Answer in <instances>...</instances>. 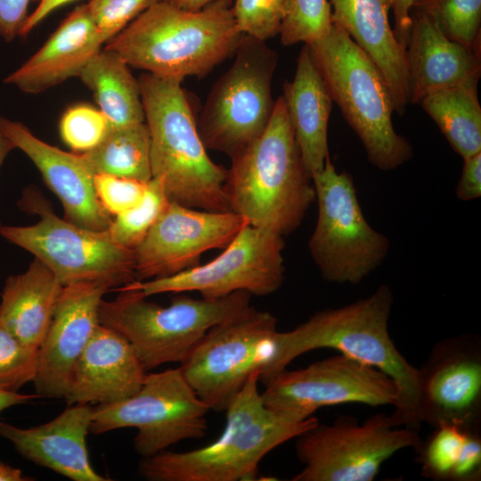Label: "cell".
<instances>
[{
  "mask_svg": "<svg viewBox=\"0 0 481 481\" xmlns=\"http://www.w3.org/2000/svg\"><path fill=\"white\" fill-rule=\"evenodd\" d=\"M394 297L381 284L366 298L338 308L321 310L291 330L276 334V353L260 379L263 385L301 355L332 348L373 366L394 379L398 399L390 416L394 426L420 431V374L398 351L388 332Z\"/></svg>",
  "mask_w": 481,
  "mask_h": 481,
  "instance_id": "6da1fadb",
  "label": "cell"
},
{
  "mask_svg": "<svg viewBox=\"0 0 481 481\" xmlns=\"http://www.w3.org/2000/svg\"><path fill=\"white\" fill-rule=\"evenodd\" d=\"M230 4L219 1L200 11H186L159 0L104 48L161 79L182 83L187 77L206 76L234 54L243 36Z\"/></svg>",
  "mask_w": 481,
  "mask_h": 481,
  "instance_id": "7a4b0ae2",
  "label": "cell"
},
{
  "mask_svg": "<svg viewBox=\"0 0 481 481\" xmlns=\"http://www.w3.org/2000/svg\"><path fill=\"white\" fill-rule=\"evenodd\" d=\"M225 191L230 210L249 225L282 237L301 225L315 190L281 96L262 135L231 157Z\"/></svg>",
  "mask_w": 481,
  "mask_h": 481,
  "instance_id": "3957f363",
  "label": "cell"
},
{
  "mask_svg": "<svg viewBox=\"0 0 481 481\" xmlns=\"http://www.w3.org/2000/svg\"><path fill=\"white\" fill-rule=\"evenodd\" d=\"M253 372L226 409L220 436L187 452L165 450L142 458L139 475L150 481H240L257 477L261 461L276 447L315 426L317 418L286 420L264 404Z\"/></svg>",
  "mask_w": 481,
  "mask_h": 481,
  "instance_id": "277c9868",
  "label": "cell"
},
{
  "mask_svg": "<svg viewBox=\"0 0 481 481\" xmlns=\"http://www.w3.org/2000/svg\"><path fill=\"white\" fill-rule=\"evenodd\" d=\"M140 94L151 140L152 178L170 201L192 208L231 211L227 169L208 155L181 83L141 76Z\"/></svg>",
  "mask_w": 481,
  "mask_h": 481,
  "instance_id": "5b68a950",
  "label": "cell"
},
{
  "mask_svg": "<svg viewBox=\"0 0 481 481\" xmlns=\"http://www.w3.org/2000/svg\"><path fill=\"white\" fill-rule=\"evenodd\" d=\"M306 45L332 101L361 140L370 163L389 171L410 160L412 146L394 128L392 95L369 56L333 22L322 37Z\"/></svg>",
  "mask_w": 481,
  "mask_h": 481,
  "instance_id": "8992f818",
  "label": "cell"
},
{
  "mask_svg": "<svg viewBox=\"0 0 481 481\" xmlns=\"http://www.w3.org/2000/svg\"><path fill=\"white\" fill-rule=\"evenodd\" d=\"M116 290L119 294L113 300H102L99 322L128 340L146 371L181 364L212 327L251 307L252 295L247 291L215 299L180 295L163 306L148 301L137 289Z\"/></svg>",
  "mask_w": 481,
  "mask_h": 481,
  "instance_id": "52a82bcc",
  "label": "cell"
},
{
  "mask_svg": "<svg viewBox=\"0 0 481 481\" xmlns=\"http://www.w3.org/2000/svg\"><path fill=\"white\" fill-rule=\"evenodd\" d=\"M19 206L37 215L28 226L0 225V235L29 251L67 286L91 282L110 290L136 281L135 250L116 243L108 231H93L59 217L34 186L25 189Z\"/></svg>",
  "mask_w": 481,
  "mask_h": 481,
  "instance_id": "ba28073f",
  "label": "cell"
},
{
  "mask_svg": "<svg viewBox=\"0 0 481 481\" xmlns=\"http://www.w3.org/2000/svg\"><path fill=\"white\" fill-rule=\"evenodd\" d=\"M312 179L318 216L310 255L325 281L358 284L385 260L389 240L367 222L352 176L337 172L330 157Z\"/></svg>",
  "mask_w": 481,
  "mask_h": 481,
  "instance_id": "9c48e42d",
  "label": "cell"
},
{
  "mask_svg": "<svg viewBox=\"0 0 481 481\" xmlns=\"http://www.w3.org/2000/svg\"><path fill=\"white\" fill-rule=\"evenodd\" d=\"M235 59L211 88L197 120L207 150L230 158L266 128L275 101L272 81L277 53L265 41L243 35Z\"/></svg>",
  "mask_w": 481,
  "mask_h": 481,
  "instance_id": "30bf717a",
  "label": "cell"
},
{
  "mask_svg": "<svg viewBox=\"0 0 481 481\" xmlns=\"http://www.w3.org/2000/svg\"><path fill=\"white\" fill-rule=\"evenodd\" d=\"M208 406L181 369L146 373L139 390L120 402L94 407L90 433L135 428L134 449L146 458L183 440L200 439L208 430Z\"/></svg>",
  "mask_w": 481,
  "mask_h": 481,
  "instance_id": "8fae6325",
  "label": "cell"
},
{
  "mask_svg": "<svg viewBox=\"0 0 481 481\" xmlns=\"http://www.w3.org/2000/svg\"><path fill=\"white\" fill-rule=\"evenodd\" d=\"M277 318L249 307L212 327L179 368L200 398L215 412H224L255 371L260 378L276 353Z\"/></svg>",
  "mask_w": 481,
  "mask_h": 481,
  "instance_id": "7c38bea8",
  "label": "cell"
},
{
  "mask_svg": "<svg viewBox=\"0 0 481 481\" xmlns=\"http://www.w3.org/2000/svg\"><path fill=\"white\" fill-rule=\"evenodd\" d=\"M296 454L304 465L292 481H372L396 452L420 449L419 432L394 426L379 413L360 425L349 417L332 424L319 422L298 436Z\"/></svg>",
  "mask_w": 481,
  "mask_h": 481,
  "instance_id": "4fadbf2b",
  "label": "cell"
},
{
  "mask_svg": "<svg viewBox=\"0 0 481 481\" xmlns=\"http://www.w3.org/2000/svg\"><path fill=\"white\" fill-rule=\"evenodd\" d=\"M262 398L277 415L303 421L322 407L341 404L392 405L398 387L387 374L343 354L284 371L264 385Z\"/></svg>",
  "mask_w": 481,
  "mask_h": 481,
  "instance_id": "5bb4252c",
  "label": "cell"
},
{
  "mask_svg": "<svg viewBox=\"0 0 481 481\" xmlns=\"http://www.w3.org/2000/svg\"><path fill=\"white\" fill-rule=\"evenodd\" d=\"M283 237L247 224L215 259L178 273L125 285L143 296L197 291L202 298H220L237 291L266 296L284 280ZM123 287V286H122Z\"/></svg>",
  "mask_w": 481,
  "mask_h": 481,
  "instance_id": "9a60e30c",
  "label": "cell"
},
{
  "mask_svg": "<svg viewBox=\"0 0 481 481\" xmlns=\"http://www.w3.org/2000/svg\"><path fill=\"white\" fill-rule=\"evenodd\" d=\"M247 224L232 211H208L170 201L134 249L136 281L167 277L198 265L204 252L224 249Z\"/></svg>",
  "mask_w": 481,
  "mask_h": 481,
  "instance_id": "2e32d148",
  "label": "cell"
},
{
  "mask_svg": "<svg viewBox=\"0 0 481 481\" xmlns=\"http://www.w3.org/2000/svg\"><path fill=\"white\" fill-rule=\"evenodd\" d=\"M419 374L421 423L434 428L451 423L477 431L481 413L479 340L461 335L438 342Z\"/></svg>",
  "mask_w": 481,
  "mask_h": 481,
  "instance_id": "e0dca14e",
  "label": "cell"
},
{
  "mask_svg": "<svg viewBox=\"0 0 481 481\" xmlns=\"http://www.w3.org/2000/svg\"><path fill=\"white\" fill-rule=\"evenodd\" d=\"M110 290L104 285L91 282L63 286L48 330L38 347L33 383L39 397H66L75 364L100 324V305Z\"/></svg>",
  "mask_w": 481,
  "mask_h": 481,
  "instance_id": "ac0fdd59",
  "label": "cell"
},
{
  "mask_svg": "<svg viewBox=\"0 0 481 481\" xmlns=\"http://www.w3.org/2000/svg\"><path fill=\"white\" fill-rule=\"evenodd\" d=\"M0 132L37 167L45 184L61 202L66 220L93 231L108 230L111 215L98 199L95 175L82 154L50 145L22 123L4 117H0Z\"/></svg>",
  "mask_w": 481,
  "mask_h": 481,
  "instance_id": "d6986e66",
  "label": "cell"
},
{
  "mask_svg": "<svg viewBox=\"0 0 481 481\" xmlns=\"http://www.w3.org/2000/svg\"><path fill=\"white\" fill-rule=\"evenodd\" d=\"M94 407L76 404L45 424L20 428L0 421V436L25 459L74 481H107L92 467L86 447Z\"/></svg>",
  "mask_w": 481,
  "mask_h": 481,
  "instance_id": "ffe728a7",
  "label": "cell"
},
{
  "mask_svg": "<svg viewBox=\"0 0 481 481\" xmlns=\"http://www.w3.org/2000/svg\"><path fill=\"white\" fill-rule=\"evenodd\" d=\"M145 375L128 340L100 323L75 364L64 399L69 405L120 402L139 390Z\"/></svg>",
  "mask_w": 481,
  "mask_h": 481,
  "instance_id": "44dd1931",
  "label": "cell"
},
{
  "mask_svg": "<svg viewBox=\"0 0 481 481\" xmlns=\"http://www.w3.org/2000/svg\"><path fill=\"white\" fill-rule=\"evenodd\" d=\"M332 22L369 56L392 95L395 112L403 115L410 102L406 48L389 22L392 0H329Z\"/></svg>",
  "mask_w": 481,
  "mask_h": 481,
  "instance_id": "7402d4cb",
  "label": "cell"
},
{
  "mask_svg": "<svg viewBox=\"0 0 481 481\" xmlns=\"http://www.w3.org/2000/svg\"><path fill=\"white\" fill-rule=\"evenodd\" d=\"M416 8L406 44L410 102L481 75V54L449 39L434 20ZM412 8V9H413Z\"/></svg>",
  "mask_w": 481,
  "mask_h": 481,
  "instance_id": "603a6c76",
  "label": "cell"
},
{
  "mask_svg": "<svg viewBox=\"0 0 481 481\" xmlns=\"http://www.w3.org/2000/svg\"><path fill=\"white\" fill-rule=\"evenodd\" d=\"M102 44L86 4L78 5L36 53L5 77L4 83L24 93H41L78 77Z\"/></svg>",
  "mask_w": 481,
  "mask_h": 481,
  "instance_id": "cb8c5ba5",
  "label": "cell"
},
{
  "mask_svg": "<svg viewBox=\"0 0 481 481\" xmlns=\"http://www.w3.org/2000/svg\"><path fill=\"white\" fill-rule=\"evenodd\" d=\"M281 97L304 164L313 176L330 157L328 126L333 101L306 44L294 78L284 83Z\"/></svg>",
  "mask_w": 481,
  "mask_h": 481,
  "instance_id": "d4e9b609",
  "label": "cell"
},
{
  "mask_svg": "<svg viewBox=\"0 0 481 481\" xmlns=\"http://www.w3.org/2000/svg\"><path fill=\"white\" fill-rule=\"evenodd\" d=\"M63 285L36 258L22 273L9 276L0 302V323L24 345L38 349L52 322Z\"/></svg>",
  "mask_w": 481,
  "mask_h": 481,
  "instance_id": "484cf974",
  "label": "cell"
},
{
  "mask_svg": "<svg viewBox=\"0 0 481 481\" xmlns=\"http://www.w3.org/2000/svg\"><path fill=\"white\" fill-rule=\"evenodd\" d=\"M129 65L116 53L100 50L85 66L79 78L93 93L110 126L145 121L139 82Z\"/></svg>",
  "mask_w": 481,
  "mask_h": 481,
  "instance_id": "4316f807",
  "label": "cell"
},
{
  "mask_svg": "<svg viewBox=\"0 0 481 481\" xmlns=\"http://www.w3.org/2000/svg\"><path fill=\"white\" fill-rule=\"evenodd\" d=\"M478 80L474 78L440 89L428 94L420 102L462 159L481 151Z\"/></svg>",
  "mask_w": 481,
  "mask_h": 481,
  "instance_id": "83f0119b",
  "label": "cell"
},
{
  "mask_svg": "<svg viewBox=\"0 0 481 481\" xmlns=\"http://www.w3.org/2000/svg\"><path fill=\"white\" fill-rule=\"evenodd\" d=\"M94 175L148 183L152 178L151 140L144 122L112 127L94 149L82 153Z\"/></svg>",
  "mask_w": 481,
  "mask_h": 481,
  "instance_id": "f1b7e54d",
  "label": "cell"
},
{
  "mask_svg": "<svg viewBox=\"0 0 481 481\" xmlns=\"http://www.w3.org/2000/svg\"><path fill=\"white\" fill-rule=\"evenodd\" d=\"M449 39L481 53V0H418Z\"/></svg>",
  "mask_w": 481,
  "mask_h": 481,
  "instance_id": "f546056e",
  "label": "cell"
},
{
  "mask_svg": "<svg viewBox=\"0 0 481 481\" xmlns=\"http://www.w3.org/2000/svg\"><path fill=\"white\" fill-rule=\"evenodd\" d=\"M170 202L158 179L147 183L144 198L136 207L115 216L108 232L118 245L135 249Z\"/></svg>",
  "mask_w": 481,
  "mask_h": 481,
  "instance_id": "4dcf8cb0",
  "label": "cell"
},
{
  "mask_svg": "<svg viewBox=\"0 0 481 481\" xmlns=\"http://www.w3.org/2000/svg\"><path fill=\"white\" fill-rule=\"evenodd\" d=\"M468 429L443 423L420 449L422 475L436 480H450Z\"/></svg>",
  "mask_w": 481,
  "mask_h": 481,
  "instance_id": "1f68e13d",
  "label": "cell"
},
{
  "mask_svg": "<svg viewBox=\"0 0 481 481\" xmlns=\"http://www.w3.org/2000/svg\"><path fill=\"white\" fill-rule=\"evenodd\" d=\"M331 25L328 0H293L280 29L281 43L285 46L312 43L322 37Z\"/></svg>",
  "mask_w": 481,
  "mask_h": 481,
  "instance_id": "d6a6232c",
  "label": "cell"
},
{
  "mask_svg": "<svg viewBox=\"0 0 481 481\" xmlns=\"http://www.w3.org/2000/svg\"><path fill=\"white\" fill-rule=\"evenodd\" d=\"M293 0H234L232 12L238 30L266 41L280 33Z\"/></svg>",
  "mask_w": 481,
  "mask_h": 481,
  "instance_id": "836d02e7",
  "label": "cell"
},
{
  "mask_svg": "<svg viewBox=\"0 0 481 481\" xmlns=\"http://www.w3.org/2000/svg\"><path fill=\"white\" fill-rule=\"evenodd\" d=\"M110 124L100 110L86 104L69 108L60 121L62 141L73 151L86 152L105 138Z\"/></svg>",
  "mask_w": 481,
  "mask_h": 481,
  "instance_id": "e575fe53",
  "label": "cell"
},
{
  "mask_svg": "<svg viewBox=\"0 0 481 481\" xmlns=\"http://www.w3.org/2000/svg\"><path fill=\"white\" fill-rule=\"evenodd\" d=\"M37 357L38 349L24 345L0 323V391L18 392L33 382Z\"/></svg>",
  "mask_w": 481,
  "mask_h": 481,
  "instance_id": "d590c367",
  "label": "cell"
},
{
  "mask_svg": "<svg viewBox=\"0 0 481 481\" xmlns=\"http://www.w3.org/2000/svg\"><path fill=\"white\" fill-rule=\"evenodd\" d=\"M159 0H88L86 5L103 43Z\"/></svg>",
  "mask_w": 481,
  "mask_h": 481,
  "instance_id": "8d00e7d4",
  "label": "cell"
},
{
  "mask_svg": "<svg viewBox=\"0 0 481 481\" xmlns=\"http://www.w3.org/2000/svg\"><path fill=\"white\" fill-rule=\"evenodd\" d=\"M94 183L101 204L113 216L139 205L144 198L148 183L105 174L95 175Z\"/></svg>",
  "mask_w": 481,
  "mask_h": 481,
  "instance_id": "74e56055",
  "label": "cell"
},
{
  "mask_svg": "<svg viewBox=\"0 0 481 481\" xmlns=\"http://www.w3.org/2000/svg\"><path fill=\"white\" fill-rule=\"evenodd\" d=\"M481 474V439L477 431H467L451 475L453 481H477Z\"/></svg>",
  "mask_w": 481,
  "mask_h": 481,
  "instance_id": "f35d334b",
  "label": "cell"
},
{
  "mask_svg": "<svg viewBox=\"0 0 481 481\" xmlns=\"http://www.w3.org/2000/svg\"><path fill=\"white\" fill-rule=\"evenodd\" d=\"M456 197L469 201L481 196V151L463 159L461 178L455 189Z\"/></svg>",
  "mask_w": 481,
  "mask_h": 481,
  "instance_id": "ab89813d",
  "label": "cell"
},
{
  "mask_svg": "<svg viewBox=\"0 0 481 481\" xmlns=\"http://www.w3.org/2000/svg\"><path fill=\"white\" fill-rule=\"evenodd\" d=\"M30 1L0 0V36L6 41H12L19 35Z\"/></svg>",
  "mask_w": 481,
  "mask_h": 481,
  "instance_id": "60d3db41",
  "label": "cell"
},
{
  "mask_svg": "<svg viewBox=\"0 0 481 481\" xmlns=\"http://www.w3.org/2000/svg\"><path fill=\"white\" fill-rule=\"evenodd\" d=\"M418 0H392L391 10L394 15V34L396 39L406 48L411 28V12Z\"/></svg>",
  "mask_w": 481,
  "mask_h": 481,
  "instance_id": "b9f144b4",
  "label": "cell"
},
{
  "mask_svg": "<svg viewBox=\"0 0 481 481\" xmlns=\"http://www.w3.org/2000/svg\"><path fill=\"white\" fill-rule=\"evenodd\" d=\"M37 2V7L32 13L27 15L19 35L21 37H27L39 23L59 7L69 4L74 0H32Z\"/></svg>",
  "mask_w": 481,
  "mask_h": 481,
  "instance_id": "7bdbcfd3",
  "label": "cell"
},
{
  "mask_svg": "<svg viewBox=\"0 0 481 481\" xmlns=\"http://www.w3.org/2000/svg\"><path fill=\"white\" fill-rule=\"evenodd\" d=\"M39 396L36 395H24L18 392L0 391V413L14 405L26 404Z\"/></svg>",
  "mask_w": 481,
  "mask_h": 481,
  "instance_id": "ee69618b",
  "label": "cell"
},
{
  "mask_svg": "<svg viewBox=\"0 0 481 481\" xmlns=\"http://www.w3.org/2000/svg\"><path fill=\"white\" fill-rule=\"evenodd\" d=\"M178 8L186 11H200L214 3L225 1L232 3V0H162Z\"/></svg>",
  "mask_w": 481,
  "mask_h": 481,
  "instance_id": "f6af8a7d",
  "label": "cell"
},
{
  "mask_svg": "<svg viewBox=\"0 0 481 481\" xmlns=\"http://www.w3.org/2000/svg\"><path fill=\"white\" fill-rule=\"evenodd\" d=\"M31 479V477L23 476L20 469L0 462V481H26Z\"/></svg>",
  "mask_w": 481,
  "mask_h": 481,
  "instance_id": "bcb514c9",
  "label": "cell"
},
{
  "mask_svg": "<svg viewBox=\"0 0 481 481\" xmlns=\"http://www.w3.org/2000/svg\"><path fill=\"white\" fill-rule=\"evenodd\" d=\"M13 149L14 146L10 140L0 132V167L2 166L8 153Z\"/></svg>",
  "mask_w": 481,
  "mask_h": 481,
  "instance_id": "7dc6e473",
  "label": "cell"
}]
</instances>
